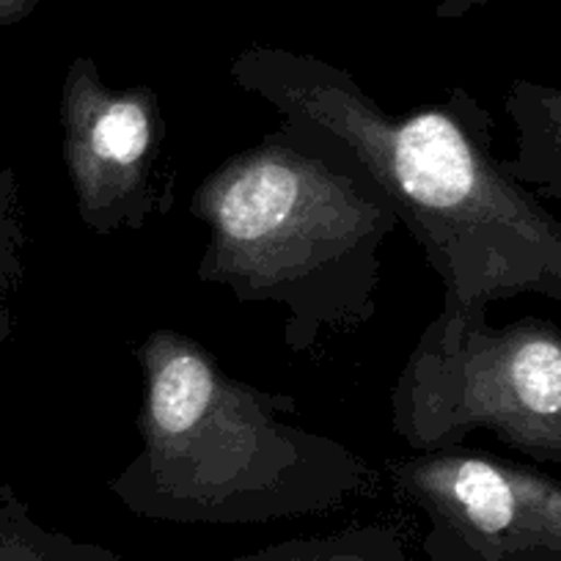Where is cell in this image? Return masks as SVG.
<instances>
[{"label":"cell","mask_w":561,"mask_h":561,"mask_svg":"<svg viewBox=\"0 0 561 561\" xmlns=\"http://www.w3.org/2000/svg\"><path fill=\"white\" fill-rule=\"evenodd\" d=\"M391 488L424 515L430 561H561V482L471 449L386 460Z\"/></svg>","instance_id":"obj_5"},{"label":"cell","mask_w":561,"mask_h":561,"mask_svg":"<svg viewBox=\"0 0 561 561\" xmlns=\"http://www.w3.org/2000/svg\"><path fill=\"white\" fill-rule=\"evenodd\" d=\"M504 111L515 127V154L506 169L539 198L561 204V85L512 80Z\"/></svg>","instance_id":"obj_7"},{"label":"cell","mask_w":561,"mask_h":561,"mask_svg":"<svg viewBox=\"0 0 561 561\" xmlns=\"http://www.w3.org/2000/svg\"><path fill=\"white\" fill-rule=\"evenodd\" d=\"M135 360L140 449L107 482L133 515L256 526L331 512L375 482L350 446L295 424L293 393L237 380L196 339L158 328Z\"/></svg>","instance_id":"obj_3"},{"label":"cell","mask_w":561,"mask_h":561,"mask_svg":"<svg viewBox=\"0 0 561 561\" xmlns=\"http://www.w3.org/2000/svg\"><path fill=\"white\" fill-rule=\"evenodd\" d=\"M25 207L14 169L0 163V344L14 333V306L25 280Z\"/></svg>","instance_id":"obj_9"},{"label":"cell","mask_w":561,"mask_h":561,"mask_svg":"<svg viewBox=\"0 0 561 561\" xmlns=\"http://www.w3.org/2000/svg\"><path fill=\"white\" fill-rule=\"evenodd\" d=\"M61 158L75 207L96 237L147 229L174 204V174L163 169L169 138L152 85H111L94 58L80 56L61 89Z\"/></svg>","instance_id":"obj_6"},{"label":"cell","mask_w":561,"mask_h":561,"mask_svg":"<svg viewBox=\"0 0 561 561\" xmlns=\"http://www.w3.org/2000/svg\"><path fill=\"white\" fill-rule=\"evenodd\" d=\"M36 0H0V23H14L34 9Z\"/></svg>","instance_id":"obj_10"},{"label":"cell","mask_w":561,"mask_h":561,"mask_svg":"<svg viewBox=\"0 0 561 561\" xmlns=\"http://www.w3.org/2000/svg\"><path fill=\"white\" fill-rule=\"evenodd\" d=\"M191 215L209 231L198 280L240 304L280 306L293 353H311L328 333L364 328L377 314L380 248L399 218L331 129L280 118L204 176Z\"/></svg>","instance_id":"obj_2"},{"label":"cell","mask_w":561,"mask_h":561,"mask_svg":"<svg viewBox=\"0 0 561 561\" xmlns=\"http://www.w3.org/2000/svg\"><path fill=\"white\" fill-rule=\"evenodd\" d=\"M391 430L410 451L488 430L561 466V331L542 317L493 325L488 311L440 309L391 388Z\"/></svg>","instance_id":"obj_4"},{"label":"cell","mask_w":561,"mask_h":561,"mask_svg":"<svg viewBox=\"0 0 561 561\" xmlns=\"http://www.w3.org/2000/svg\"><path fill=\"white\" fill-rule=\"evenodd\" d=\"M231 80L350 144L444 284V309L490 311L523 293L561 304V220L495 154V122L471 91L391 113L342 67L259 45L231 61Z\"/></svg>","instance_id":"obj_1"},{"label":"cell","mask_w":561,"mask_h":561,"mask_svg":"<svg viewBox=\"0 0 561 561\" xmlns=\"http://www.w3.org/2000/svg\"><path fill=\"white\" fill-rule=\"evenodd\" d=\"M229 561H408V553L393 528L355 526L325 537L275 542Z\"/></svg>","instance_id":"obj_8"}]
</instances>
